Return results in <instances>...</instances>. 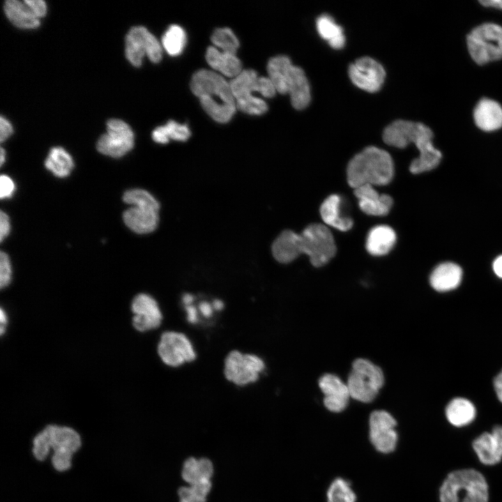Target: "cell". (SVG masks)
I'll use <instances>...</instances> for the list:
<instances>
[{
	"mask_svg": "<svg viewBox=\"0 0 502 502\" xmlns=\"http://www.w3.org/2000/svg\"><path fill=\"white\" fill-rule=\"evenodd\" d=\"M15 183L12 178L7 175H1L0 177V197L6 199L10 197L15 191Z\"/></svg>",
	"mask_w": 502,
	"mask_h": 502,
	"instance_id": "cell-39",
	"label": "cell"
},
{
	"mask_svg": "<svg viewBox=\"0 0 502 502\" xmlns=\"http://www.w3.org/2000/svg\"><path fill=\"white\" fill-rule=\"evenodd\" d=\"M383 383L380 367L367 359L358 358L353 363L347 385L351 397L367 403L376 397Z\"/></svg>",
	"mask_w": 502,
	"mask_h": 502,
	"instance_id": "cell-10",
	"label": "cell"
},
{
	"mask_svg": "<svg viewBox=\"0 0 502 502\" xmlns=\"http://www.w3.org/2000/svg\"><path fill=\"white\" fill-rule=\"evenodd\" d=\"M342 199L337 195L328 196L320 207V215L323 221L328 226L342 231H347L353 227V220L342 214Z\"/></svg>",
	"mask_w": 502,
	"mask_h": 502,
	"instance_id": "cell-25",
	"label": "cell"
},
{
	"mask_svg": "<svg viewBox=\"0 0 502 502\" xmlns=\"http://www.w3.org/2000/svg\"><path fill=\"white\" fill-rule=\"evenodd\" d=\"M348 73L350 79L356 86L370 93L381 89L386 77L383 66L369 56L361 57L351 63Z\"/></svg>",
	"mask_w": 502,
	"mask_h": 502,
	"instance_id": "cell-16",
	"label": "cell"
},
{
	"mask_svg": "<svg viewBox=\"0 0 502 502\" xmlns=\"http://www.w3.org/2000/svg\"><path fill=\"white\" fill-rule=\"evenodd\" d=\"M434 134L424 123L406 120H397L388 126L383 132V142L399 149L415 144L419 156L414 159L409 170L413 174H420L436 168L441 162L442 154L434 147Z\"/></svg>",
	"mask_w": 502,
	"mask_h": 502,
	"instance_id": "cell-1",
	"label": "cell"
},
{
	"mask_svg": "<svg viewBox=\"0 0 502 502\" xmlns=\"http://www.w3.org/2000/svg\"><path fill=\"white\" fill-rule=\"evenodd\" d=\"M10 223L8 215L3 211L0 213V240L1 241L9 234Z\"/></svg>",
	"mask_w": 502,
	"mask_h": 502,
	"instance_id": "cell-42",
	"label": "cell"
},
{
	"mask_svg": "<svg viewBox=\"0 0 502 502\" xmlns=\"http://www.w3.org/2000/svg\"><path fill=\"white\" fill-rule=\"evenodd\" d=\"M187 319L191 324H196L198 321V314L196 307L192 305H185Z\"/></svg>",
	"mask_w": 502,
	"mask_h": 502,
	"instance_id": "cell-44",
	"label": "cell"
},
{
	"mask_svg": "<svg viewBox=\"0 0 502 502\" xmlns=\"http://www.w3.org/2000/svg\"><path fill=\"white\" fill-rule=\"evenodd\" d=\"M479 3L484 7L502 10V0H482Z\"/></svg>",
	"mask_w": 502,
	"mask_h": 502,
	"instance_id": "cell-47",
	"label": "cell"
},
{
	"mask_svg": "<svg viewBox=\"0 0 502 502\" xmlns=\"http://www.w3.org/2000/svg\"><path fill=\"white\" fill-rule=\"evenodd\" d=\"M190 89L204 111L215 121L227 123L236 110L230 84L211 70H199L192 77Z\"/></svg>",
	"mask_w": 502,
	"mask_h": 502,
	"instance_id": "cell-2",
	"label": "cell"
},
{
	"mask_svg": "<svg viewBox=\"0 0 502 502\" xmlns=\"http://www.w3.org/2000/svg\"><path fill=\"white\" fill-rule=\"evenodd\" d=\"M123 218L129 229L140 234L153 231L159 219L158 211L137 206L125 211Z\"/></svg>",
	"mask_w": 502,
	"mask_h": 502,
	"instance_id": "cell-24",
	"label": "cell"
},
{
	"mask_svg": "<svg viewBox=\"0 0 502 502\" xmlns=\"http://www.w3.org/2000/svg\"><path fill=\"white\" fill-rule=\"evenodd\" d=\"M472 448L482 464L499 463L502 460V425H496L491 432L480 434L473 440Z\"/></svg>",
	"mask_w": 502,
	"mask_h": 502,
	"instance_id": "cell-18",
	"label": "cell"
},
{
	"mask_svg": "<svg viewBox=\"0 0 502 502\" xmlns=\"http://www.w3.org/2000/svg\"><path fill=\"white\" fill-rule=\"evenodd\" d=\"M395 231L387 225H378L368 233L366 241L367 251L373 256L388 254L396 243Z\"/></svg>",
	"mask_w": 502,
	"mask_h": 502,
	"instance_id": "cell-26",
	"label": "cell"
},
{
	"mask_svg": "<svg viewBox=\"0 0 502 502\" xmlns=\"http://www.w3.org/2000/svg\"><path fill=\"white\" fill-rule=\"evenodd\" d=\"M463 279V271L457 264L443 262L437 265L429 275V284L439 293H448L457 289Z\"/></svg>",
	"mask_w": 502,
	"mask_h": 502,
	"instance_id": "cell-22",
	"label": "cell"
},
{
	"mask_svg": "<svg viewBox=\"0 0 502 502\" xmlns=\"http://www.w3.org/2000/svg\"><path fill=\"white\" fill-rule=\"evenodd\" d=\"M211 488V480L190 485L189 487H182L178 492L180 502H206Z\"/></svg>",
	"mask_w": 502,
	"mask_h": 502,
	"instance_id": "cell-37",
	"label": "cell"
},
{
	"mask_svg": "<svg viewBox=\"0 0 502 502\" xmlns=\"http://www.w3.org/2000/svg\"><path fill=\"white\" fill-rule=\"evenodd\" d=\"M13 133V127L10 123L3 116L0 118V141L3 142Z\"/></svg>",
	"mask_w": 502,
	"mask_h": 502,
	"instance_id": "cell-43",
	"label": "cell"
},
{
	"mask_svg": "<svg viewBox=\"0 0 502 502\" xmlns=\"http://www.w3.org/2000/svg\"><path fill=\"white\" fill-rule=\"evenodd\" d=\"M46 169L59 178L68 176L73 167V160L70 155L61 147L52 148L45 161Z\"/></svg>",
	"mask_w": 502,
	"mask_h": 502,
	"instance_id": "cell-31",
	"label": "cell"
},
{
	"mask_svg": "<svg viewBox=\"0 0 502 502\" xmlns=\"http://www.w3.org/2000/svg\"><path fill=\"white\" fill-rule=\"evenodd\" d=\"M126 56L136 67L142 65L146 55L153 63L162 59V47L157 38L142 26H134L126 37Z\"/></svg>",
	"mask_w": 502,
	"mask_h": 502,
	"instance_id": "cell-12",
	"label": "cell"
},
{
	"mask_svg": "<svg viewBox=\"0 0 502 502\" xmlns=\"http://www.w3.org/2000/svg\"><path fill=\"white\" fill-rule=\"evenodd\" d=\"M319 386L324 395L326 407L332 412H341L347 407L351 397L347 383L338 376L326 374L319 380Z\"/></svg>",
	"mask_w": 502,
	"mask_h": 502,
	"instance_id": "cell-19",
	"label": "cell"
},
{
	"mask_svg": "<svg viewBox=\"0 0 502 502\" xmlns=\"http://www.w3.org/2000/svg\"><path fill=\"white\" fill-rule=\"evenodd\" d=\"M134 146V133L123 121L112 119L107 123V132L97 142V149L102 154L119 158L126 155Z\"/></svg>",
	"mask_w": 502,
	"mask_h": 502,
	"instance_id": "cell-14",
	"label": "cell"
},
{
	"mask_svg": "<svg viewBox=\"0 0 502 502\" xmlns=\"http://www.w3.org/2000/svg\"><path fill=\"white\" fill-rule=\"evenodd\" d=\"M470 56L482 66L502 59V26L483 23L473 28L466 36Z\"/></svg>",
	"mask_w": 502,
	"mask_h": 502,
	"instance_id": "cell-9",
	"label": "cell"
},
{
	"mask_svg": "<svg viewBox=\"0 0 502 502\" xmlns=\"http://www.w3.org/2000/svg\"><path fill=\"white\" fill-rule=\"evenodd\" d=\"M158 354L167 365L176 367L196 358L193 346L187 336L179 332L165 331L158 344Z\"/></svg>",
	"mask_w": 502,
	"mask_h": 502,
	"instance_id": "cell-13",
	"label": "cell"
},
{
	"mask_svg": "<svg viewBox=\"0 0 502 502\" xmlns=\"http://www.w3.org/2000/svg\"><path fill=\"white\" fill-rule=\"evenodd\" d=\"M347 175L353 189L365 185H385L393 178V161L383 149L368 146L349 161Z\"/></svg>",
	"mask_w": 502,
	"mask_h": 502,
	"instance_id": "cell-3",
	"label": "cell"
},
{
	"mask_svg": "<svg viewBox=\"0 0 502 502\" xmlns=\"http://www.w3.org/2000/svg\"><path fill=\"white\" fill-rule=\"evenodd\" d=\"M81 446V438L73 428L50 425L33 439V452L38 460H44L52 449V464L57 471L71 466L73 455Z\"/></svg>",
	"mask_w": 502,
	"mask_h": 502,
	"instance_id": "cell-4",
	"label": "cell"
},
{
	"mask_svg": "<svg viewBox=\"0 0 502 502\" xmlns=\"http://www.w3.org/2000/svg\"><path fill=\"white\" fill-rule=\"evenodd\" d=\"M123 200L132 206L159 211L160 205L156 199L148 191L142 189H131L125 192Z\"/></svg>",
	"mask_w": 502,
	"mask_h": 502,
	"instance_id": "cell-34",
	"label": "cell"
},
{
	"mask_svg": "<svg viewBox=\"0 0 502 502\" xmlns=\"http://www.w3.org/2000/svg\"><path fill=\"white\" fill-rule=\"evenodd\" d=\"M489 497L486 478L474 469L449 473L439 489L440 502H488Z\"/></svg>",
	"mask_w": 502,
	"mask_h": 502,
	"instance_id": "cell-6",
	"label": "cell"
},
{
	"mask_svg": "<svg viewBox=\"0 0 502 502\" xmlns=\"http://www.w3.org/2000/svg\"><path fill=\"white\" fill-rule=\"evenodd\" d=\"M291 241L295 257L307 254L315 267L329 262L337 250L332 233L322 224H312L301 234L292 231Z\"/></svg>",
	"mask_w": 502,
	"mask_h": 502,
	"instance_id": "cell-8",
	"label": "cell"
},
{
	"mask_svg": "<svg viewBox=\"0 0 502 502\" xmlns=\"http://www.w3.org/2000/svg\"><path fill=\"white\" fill-rule=\"evenodd\" d=\"M186 33L178 25L172 24L162 38L163 47L171 56H178L183 50L186 44Z\"/></svg>",
	"mask_w": 502,
	"mask_h": 502,
	"instance_id": "cell-33",
	"label": "cell"
},
{
	"mask_svg": "<svg viewBox=\"0 0 502 502\" xmlns=\"http://www.w3.org/2000/svg\"><path fill=\"white\" fill-rule=\"evenodd\" d=\"M212 43L222 52L236 54L239 41L229 28L216 29L211 36Z\"/></svg>",
	"mask_w": 502,
	"mask_h": 502,
	"instance_id": "cell-36",
	"label": "cell"
},
{
	"mask_svg": "<svg viewBox=\"0 0 502 502\" xmlns=\"http://www.w3.org/2000/svg\"><path fill=\"white\" fill-rule=\"evenodd\" d=\"M360 208L365 213L374 216L387 215L393 204L392 197L379 194L371 185H365L354 189Z\"/></svg>",
	"mask_w": 502,
	"mask_h": 502,
	"instance_id": "cell-20",
	"label": "cell"
},
{
	"mask_svg": "<svg viewBox=\"0 0 502 502\" xmlns=\"http://www.w3.org/2000/svg\"><path fill=\"white\" fill-rule=\"evenodd\" d=\"M492 269L496 277L502 279V254L494 259L492 264Z\"/></svg>",
	"mask_w": 502,
	"mask_h": 502,
	"instance_id": "cell-46",
	"label": "cell"
},
{
	"mask_svg": "<svg viewBox=\"0 0 502 502\" xmlns=\"http://www.w3.org/2000/svg\"><path fill=\"white\" fill-rule=\"evenodd\" d=\"M477 414L475 403L464 396L452 397L444 408L446 420L450 425L457 428L466 427L473 423Z\"/></svg>",
	"mask_w": 502,
	"mask_h": 502,
	"instance_id": "cell-21",
	"label": "cell"
},
{
	"mask_svg": "<svg viewBox=\"0 0 502 502\" xmlns=\"http://www.w3.org/2000/svg\"><path fill=\"white\" fill-rule=\"evenodd\" d=\"M4 12L8 20L22 29H34L40 25V20L29 6L18 0H8L4 4Z\"/></svg>",
	"mask_w": 502,
	"mask_h": 502,
	"instance_id": "cell-28",
	"label": "cell"
},
{
	"mask_svg": "<svg viewBox=\"0 0 502 502\" xmlns=\"http://www.w3.org/2000/svg\"><path fill=\"white\" fill-rule=\"evenodd\" d=\"M38 18L43 17L47 13V6L43 0H24Z\"/></svg>",
	"mask_w": 502,
	"mask_h": 502,
	"instance_id": "cell-40",
	"label": "cell"
},
{
	"mask_svg": "<svg viewBox=\"0 0 502 502\" xmlns=\"http://www.w3.org/2000/svg\"><path fill=\"white\" fill-rule=\"evenodd\" d=\"M267 71L276 91L288 93L295 109H303L309 105L311 93L307 77L302 68L291 63L289 57L280 55L271 58Z\"/></svg>",
	"mask_w": 502,
	"mask_h": 502,
	"instance_id": "cell-5",
	"label": "cell"
},
{
	"mask_svg": "<svg viewBox=\"0 0 502 502\" xmlns=\"http://www.w3.org/2000/svg\"><path fill=\"white\" fill-rule=\"evenodd\" d=\"M212 306L214 310L220 311L223 309L224 304L222 301L216 299L213 301Z\"/></svg>",
	"mask_w": 502,
	"mask_h": 502,
	"instance_id": "cell-50",
	"label": "cell"
},
{
	"mask_svg": "<svg viewBox=\"0 0 502 502\" xmlns=\"http://www.w3.org/2000/svg\"><path fill=\"white\" fill-rule=\"evenodd\" d=\"M328 502H356V496L348 481L337 478L327 492Z\"/></svg>",
	"mask_w": 502,
	"mask_h": 502,
	"instance_id": "cell-35",
	"label": "cell"
},
{
	"mask_svg": "<svg viewBox=\"0 0 502 502\" xmlns=\"http://www.w3.org/2000/svg\"><path fill=\"white\" fill-rule=\"evenodd\" d=\"M199 309L204 317L210 318L212 316L213 307L209 303L206 301L200 303Z\"/></svg>",
	"mask_w": 502,
	"mask_h": 502,
	"instance_id": "cell-45",
	"label": "cell"
},
{
	"mask_svg": "<svg viewBox=\"0 0 502 502\" xmlns=\"http://www.w3.org/2000/svg\"><path fill=\"white\" fill-rule=\"evenodd\" d=\"M193 300H194L193 296L190 294H185L183 296L182 301H183V303L185 304V306L191 305Z\"/></svg>",
	"mask_w": 502,
	"mask_h": 502,
	"instance_id": "cell-49",
	"label": "cell"
},
{
	"mask_svg": "<svg viewBox=\"0 0 502 502\" xmlns=\"http://www.w3.org/2000/svg\"><path fill=\"white\" fill-rule=\"evenodd\" d=\"M492 388L496 399L502 404V368L494 376Z\"/></svg>",
	"mask_w": 502,
	"mask_h": 502,
	"instance_id": "cell-41",
	"label": "cell"
},
{
	"mask_svg": "<svg viewBox=\"0 0 502 502\" xmlns=\"http://www.w3.org/2000/svg\"><path fill=\"white\" fill-rule=\"evenodd\" d=\"M229 84L236 108L251 115H261L268 110L266 102L254 96L252 92H259L266 98H272L277 92L268 77H260L251 69L243 70Z\"/></svg>",
	"mask_w": 502,
	"mask_h": 502,
	"instance_id": "cell-7",
	"label": "cell"
},
{
	"mask_svg": "<svg viewBox=\"0 0 502 502\" xmlns=\"http://www.w3.org/2000/svg\"><path fill=\"white\" fill-rule=\"evenodd\" d=\"M316 26L319 36L326 40L332 48L339 50L344 46L345 36L343 29L330 16H319L317 19Z\"/></svg>",
	"mask_w": 502,
	"mask_h": 502,
	"instance_id": "cell-30",
	"label": "cell"
},
{
	"mask_svg": "<svg viewBox=\"0 0 502 502\" xmlns=\"http://www.w3.org/2000/svg\"><path fill=\"white\" fill-rule=\"evenodd\" d=\"M476 126L485 132H492L502 128V106L496 100L483 98L473 110Z\"/></svg>",
	"mask_w": 502,
	"mask_h": 502,
	"instance_id": "cell-23",
	"label": "cell"
},
{
	"mask_svg": "<svg viewBox=\"0 0 502 502\" xmlns=\"http://www.w3.org/2000/svg\"><path fill=\"white\" fill-rule=\"evenodd\" d=\"M190 131L186 124H181L173 120L165 126L157 127L152 132L153 139L159 144H167L170 139L184 142L188 139Z\"/></svg>",
	"mask_w": 502,
	"mask_h": 502,
	"instance_id": "cell-32",
	"label": "cell"
},
{
	"mask_svg": "<svg viewBox=\"0 0 502 502\" xmlns=\"http://www.w3.org/2000/svg\"><path fill=\"white\" fill-rule=\"evenodd\" d=\"M12 269L8 254L3 252L0 253V287H7L11 280Z\"/></svg>",
	"mask_w": 502,
	"mask_h": 502,
	"instance_id": "cell-38",
	"label": "cell"
},
{
	"mask_svg": "<svg viewBox=\"0 0 502 502\" xmlns=\"http://www.w3.org/2000/svg\"><path fill=\"white\" fill-rule=\"evenodd\" d=\"M206 59L215 70L229 77H236L242 72V64L236 54L220 51L211 46L206 50Z\"/></svg>",
	"mask_w": 502,
	"mask_h": 502,
	"instance_id": "cell-27",
	"label": "cell"
},
{
	"mask_svg": "<svg viewBox=\"0 0 502 502\" xmlns=\"http://www.w3.org/2000/svg\"><path fill=\"white\" fill-rule=\"evenodd\" d=\"M213 464L206 458H188L183 464L182 478L189 485L211 480Z\"/></svg>",
	"mask_w": 502,
	"mask_h": 502,
	"instance_id": "cell-29",
	"label": "cell"
},
{
	"mask_svg": "<svg viewBox=\"0 0 502 502\" xmlns=\"http://www.w3.org/2000/svg\"><path fill=\"white\" fill-rule=\"evenodd\" d=\"M224 364L225 378L237 386L255 382L265 369L264 362L259 356L236 350L228 353Z\"/></svg>",
	"mask_w": 502,
	"mask_h": 502,
	"instance_id": "cell-11",
	"label": "cell"
},
{
	"mask_svg": "<svg viewBox=\"0 0 502 502\" xmlns=\"http://www.w3.org/2000/svg\"><path fill=\"white\" fill-rule=\"evenodd\" d=\"M133 314L132 323L139 332H146L158 328L162 322V315L157 301L146 294H139L131 303Z\"/></svg>",
	"mask_w": 502,
	"mask_h": 502,
	"instance_id": "cell-17",
	"label": "cell"
},
{
	"mask_svg": "<svg viewBox=\"0 0 502 502\" xmlns=\"http://www.w3.org/2000/svg\"><path fill=\"white\" fill-rule=\"evenodd\" d=\"M370 439L374 447L383 453L393 452L397 443V422L387 411H373L370 417Z\"/></svg>",
	"mask_w": 502,
	"mask_h": 502,
	"instance_id": "cell-15",
	"label": "cell"
},
{
	"mask_svg": "<svg viewBox=\"0 0 502 502\" xmlns=\"http://www.w3.org/2000/svg\"><path fill=\"white\" fill-rule=\"evenodd\" d=\"M6 312L3 311V308L1 307L0 310V333L1 335H3L4 331L6 330V326L8 322V319Z\"/></svg>",
	"mask_w": 502,
	"mask_h": 502,
	"instance_id": "cell-48",
	"label": "cell"
},
{
	"mask_svg": "<svg viewBox=\"0 0 502 502\" xmlns=\"http://www.w3.org/2000/svg\"><path fill=\"white\" fill-rule=\"evenodd\" d=\"M6 159V153L3 149H1V154H0V162L1 165H2L5 161Z\"/></svg>",
	"mask_w": 502,
	"mask_h": 502,
	"instance_id": "cell-51",
	"label": "cell"
}]
</instances>
